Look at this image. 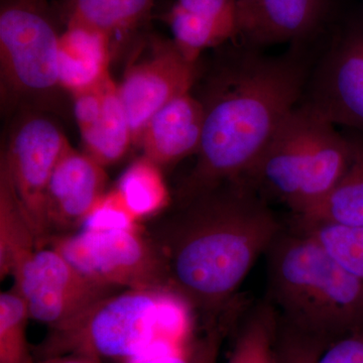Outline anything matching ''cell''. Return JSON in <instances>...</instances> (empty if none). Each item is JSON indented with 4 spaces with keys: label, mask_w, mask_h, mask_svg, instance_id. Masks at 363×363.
<instances>
[{
    "label": "cell",
    "mask_w": 363,
    "mask_h": 363,
    "mask_svg": "<svg viewBox=\"0 0 363 363\" xmlns=\"http://www.w3.org/2000/svg\"><path fill=\"white\" fill-rule=\"evenodd\" d=\"M333 257L357 278L363 279V227L332 224H297Z\"/></svg>",
    "instance_id": "25"
},
{
    "label": "cell",
    "mask_w": 363,
    "mask_h": 363,
    "mask_svg": "<svg viewBox=\"0 0 363 363\" xmlns=\"http://www.w3.org/2000/svg\"><path fill=\"white\" fill-rule=\"evenodd\" d=\"M60 37L47 0H1L2 96L35 108L52 100L62 89Z\"/></svg>",
    "instance_id": "5"
},
{
    "label": "cell",
    "mask_w": 363,
    "mask_h": 363,
    "mask_svg": "<svg viewBox=\"0 0 363 363\" xmlns=\"http://www.w3.org/2000/svg\"><path fill=\"white\" fill-rule=\"evenodd\" d=\"M323 0H236L238 35L257 49L303 37L316 23Z\"/></svg>",
    "instance_id": "14"
},
{
    "label": "cell",
    "mask_w": 363,
    "mask_h": 363,
    "mask_svg": "<svg viewBox=\"0 0 363 363\" xmlns=\"http://www.w3.org/2000/svg\"><path fill=\"white\" fill-rule=\"evenodd\" d=\"M305 104L334 125L363 135V28L332 47L313 77Z\"/></svg>",
    "instance_id": "11"
},
{
    "label": "cell",
    "mask_w": 363,
    "mask_h": 363,
    "mask_svg": "<svg viewBox=\"0 0 363 363\" xmlns=\"http://www.w3.org/2000/svg\"><path fill=\"white\" fill-rule=\"evenodd\" d=\"M155 0H66L67 26H81L113 37L149 18Z\"/></svg>",
    "instance_id": "20"
},
{
    "label": "cell",
    "mask_w": 363,
    "mask_h": 363,
    "mask_svg": "<svg viewBox=\"0 0 363 363\" xmlns=\"http://www.w3.org/2000/svg\"><path fill=\"white\" fill-rule=\"evenodd\" d=\"M316 112L307 104L296 107L243 179L260 196L296 206L304 181Z\"/></svg>",
    "instance_id": "10"
},
{
    "label": "cell",
    "mask_w": 363,
    "mask_h": 363,
    "mask_svg": "<svg viewBox=\"0 0 363 363\" xmlns=\"http://www.w3.org/2000/svg\"><path fill=\"white\" fill-rule=\"evenodd\" d=\"M160 168L143 156L124 171L114 189L138 220L157 214L169 204L168 187Z\"/></svg>",
    "instance_id": "21"
},
{
    "label": "cell",
    "mask_w": 363,
    "mask_h": 363,
    "mask_svg": "<svg viewBox=\"0 0 363 363\" xmlns=\"http://www.w3.org/2000/svg\"><path fill=\"white\" fill-rule=\"evenodd\" d=\"M350 138L352 154L345 173L319 202L296 215V223L363 227V138Z\"/></svg>",
    "instance_id": "17"
},
{
    "label": "cell",
    "mask_w": 363,
    "mask_h": 363,
    "mask_svg": "<svg viewBox=\"0 0 363 363\" xmlns=\"http://www.w3.org/2000/svg\"><path fill=\"white\" fill-rule=\"evenodd\" d=\"M63 130L51 119L28 112L16 123L1 159L38 240V248L47 242L45 193L60 159L70 147Z\"/></svg>",
    "instance_id": "8"
},
{
    "label": "cell",
    "mask_w": 363,
    "mask_h": 363,
    "mask_svg": "<svg viewBox=\"0 0 363 363\" xmlns=\"http://www.w3.org/2000/svg\"><path fill=\"white\" fill-rule=\"evenodd\" d=\"M204 109L192 92L172 100L150 119L138 145L143 156L157 166L176 164L197 154L201 143Z\"/></svg>",
    "instance_id": "13"
},
{
    "label": "cell",
    "mask_w": 363,
    "mask_h": 363,
    "mask_svg": "<svg viewBox=\"0 0 363 363\" xmlns=\"http://www.w3.org/2000/svg\"><path fill=\"white\" fill-rule=\"evenodd\" d=\"M277 315L271 303L257 306L243 324L227 363H279L274 348Z\"/></svg>",
    "instance_id": "22"
},
{
    "label": "cell",
    "mask_w": 363,
    "mask_h": 363,
    "mask_svg": "<svg viewBox=\"0 0 363 363\" xmlns=\"http://www.w3.org/2000/svg\"><path fill=\"white\" fill-rule=\"evenodd\" d=\"M175 6L233 28L238 37L236 0H177Z\"/></svg>",
    "instance_id": "28"
},
{
    "label": "cell",
    "mask_w": 363,
    "mask_h": 363,
    "mask_svg": "<svg viewBox=\"0 0 363 363\" xmlns=\"http://www.w3.org/2000/svg\"><path fill=\"white\" fill-rule=\"evenodd\" d=\"M38 248L37 235L11 180L6 162H0V279Z\"/></svg>",
    "instance_id": "19"
},
{
    "label": "cell",
    "mask_w": 363,
    "mask_h": 363,
    "mask_svg": "<svg viewBox=\"0 0 363 363\" xmlns=\"http://www.w3.org/2000/svg\"><path fill=\"white\" fill-rule=\"evenodd\" d=\"M28 309L14 289L0 295V363H35L28 338Z\"/></svg>",
    "instance_id": "24"
},
{
    "label": "cell",
    "mask_w": 363,
    "mask_h": 363,
    "mask_svg": "<svg viewBox=\"0 0 363 363\" xmlns=\"http://www.w3.org/2000/svg\"><path fill=\"white\" fill-rule=\"evenodd\" d=\"M269 252L271 304L309 344L330 343L363 327V279L302 229L281 234Z\"/></svg>",
    "instance_id": "3"
},
{
    "label": "cell",
    "mask_w": 363,
    "mask_h": 363,
    "mask_svg": "<svg viewBox=\"0 0 363 363\" xmlns=\"http://www.w3.org/2000/svg\"><path fill=\"white\" fill-rule=\"evenodd\" d=\"M104 168L86 152H79L72 147L66 150L52 172L45 193L49 238L82 228L105 194L107 175Z\"/></svg>",
    "instance_id": "12"
},
{
    "label": "cell",
    "mask_w": 363,
    "mask_h": 363,
    "mask_svg": "<svg viewBox=\"0 0 363 363\" xmlns=\"http://www.w3.org/2000/svg\"><path fill=\"white\" fill-rule=\"evenodd\" d=\"M43 363H101L96 357L81 354H67L62 357L48 358Z\"/></svg>",
    "instance_id": "30"
},
{
    "label": "cell",
    "mask_w": 363,
    "mask_h": 363,
    "mask_svg": "<svg viewBox=\"0 0 363 363\" xmlns=\"http://www.w3.org/2000/svg\"><path fill=\"white\" fill-rule=\"evenodd\" d=\"M168 23L174 44L186 59L194 63H198L204 50L217 47L236 37L233 28L198 14L188 13L175 4L168 14Z\"/></svg>",
    "instance_id": "23"
},
{
    "label": "cell",
    "mask_w": 363,
    "mask_h": 363,
    "mask_svg": "<svg viewBox=\"0 0 363 363\" xmlns=\"http://www.w3.org/2000/svg\"><path fill=\"white\" fill-rule=\"evenodd\" d=\"M312 363H363V329L327 344Z\"/></svg>",
    "instance_id": "29"
},
{
    "label": "cell",
    "mask_w": 363,
    "mask_h": 363,
    "mask_svg": "<svg viewBox=\"0 0 363 363\" xmlns=\"http://www.w3.org/2000/svg\"><path fill=\"white\" fill-rule=\"evenodd\" d=\"M305 82L295 56L274 58L245 45L219 60L197 96L204 109L202 138L180 200L243 180L296 108Z\"/></svg>",
    "instance_id": "2"
},
{
    "label": "cell",
    "mask_w": 363,
    "mask_h": 363,
    "mask_svg": "<svg viewBox=\"0 0 363 363\" xmlns=\"http://www.w3.org/2000/svg\"><path fill=\"white\" fill-rule=\"evenodd\" d=\"M316 114L304 181L293 209L295 216L330 192L345 173L352 154L350 138L339 133L333 123Z\"/></svg>",
    "instance_id": "15"
},
{
    "label": "cell",
    "mask_w": 363,
    "mask_h": 363,
    "mask_svg": "<svg viewBox=\"0 0 363 363\" xmlns=\"http://www.w3.org/2000/svg\"><path fill=\"white\" fill-rule=\"evenodd\" d=\"M223 331L224 325H213L203 337L160 344L125 363H216Z\"/></svg>",
    "instance_id": "26"
},
{
    "label": "cell",
    "mask_w": 363,
    "mask_h": 363,
    "mask_svg": "<svg viewBox=\"0 0 363 363\" xmlns=\"http://www.w3.org/2000/svg\"><path fill=\"white\" fill-rule=\"evenodd\" d=\"M198 79V63L186 59L173 40H152L150 55L128 67L118 84L133 145L150 119L172 100L192 92Z\"/></svg>",
    "instance_id": "9"
},
{
    "label": "cell",
    "mask_w": 363,
    "mask_h": 363,
    "mask_svg": "<svg viewBox=\"0 0 363 363\" xmlns=\"http://www.w3.org/2000/svg\"><path fill=\"white\" fill-rule=\"evenodd\" d=\"M138 221L113 189L111 192L105 193L96 206L93 208L81 229L104 230V229L136 228Z\"/></svg>",
    "instance_id": "27"
},
{
    "label": "cell",
    "mask_w": 363,
    "mask_h": 363,
    "mask_svg": "<svg viewBox=\"0 0 363 363\" xmlns=\"http://www.w3.org/2000/svg\"><path fill=\"white\" fill-rule=\"evenodd\" d=\"M45 247L54 248L79 272L104 285L118 290H171L161 252L138 227L80 229L52 235Z\"/></svg>",
    "instance_id": "6"
},
{
    "label": "cell",
    "mask_w": 363,
    "mask_h": 363,
    "mask_svg": "<svg viewBox=\"0 0 363 363\" xmlns=\"http://www.w3.org/2000/svg\"><path fill=\"white\" fill-rule=\"evenodd\" d=\"M80 133L86 154L104 167L123 160L133 145L130 119L119 94L118 84L111 76L107 79L99 111L90 125Z\"/></svg>",
    "instance_id": "18"
},
{
    "label": "cell",
    "mask_w": 363,
    "mask_h": 363,
    "mask_svg": "<svg viewBox=\"0 0 363 363\" xmlns=\"http://www.w3.org/2000/svg\"><path fill=\"white\" fill-rule=\"evenodd\" d=\"M192 312L168 289L111 294L68 323L50 329L38 353L44 359L81 354L126 362L160 344L192 336Z\"/></svg>",
    "instance_id": "4"
},
{
    "label": "cell",
    "mask_w": 363,
    "mask_h": 363,
    "mask_svg": "<svg viewBox=\"0 0 363 363\" xmlns=\"http://www.w3.org/2000/svg\"><path fill=\"white\" fill-rule=\"evenodd\" d=\"M13 289L30 319L50 329L68 323L118 289L93 281L54 248H37L14 269Z\"/></svg>",
    "instance_id": "7"
},
{
    "label": "cell",
    "mask_w": 363,
    "mask_h": 363,
    "mask_svg": "<svg viewBox=\"0 0 363 363\" xmlns=\"http://www.w3.org/2000/svg\"><path fill=\"white\" fill-rule=\"evenodd\" d=\"M111 38L89 28L67 26L59 45L62 89L72 94L101 82L109 74Z\"/></svg>",
    "instance_id": "16"
},
{
    "label": "cell",
    "mask_w": 363,
    "mask_h": 363,
    "mask_svg": "<svg viewBox=\"0 0 363 363\" xmlns=\"http://www.w3.org/2000/svg\"><path fill=\"white\" fill-rule=\"evenodd\" d=\"M281 231L266 200L245 181H233L180 200L147 234L171 290L193 311L216 315Z\"/></svg>",
    "instance_id": "1"
}]
</instances>
